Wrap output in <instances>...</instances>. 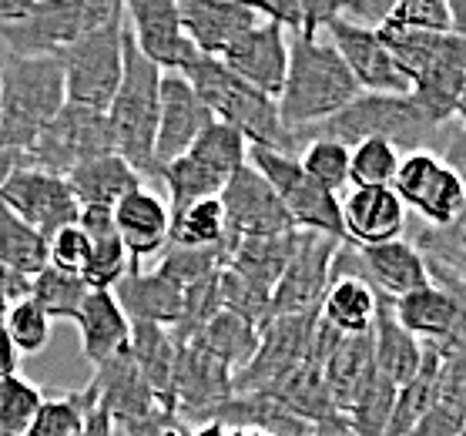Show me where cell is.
<instances>
[{
  "instance_id": "obj_11",
  "label": "cell",
  "mask_w": 466,
  "mask_h": 436,
  "mask_svg": "<svg viewBox=\"0 0 466 436\" xmlns=\"http://www.w3.org/2000/svg\"><path fill=\"white\" fill-rule=\"evenodd\" d=\"M339 245V238H329V235H296V252H292L286 272H282L276 292H272L268 319H276V316H316L322 309L329 286H332V259H336Z\"/></svg>"
},
{
  "instance_id": "obj_62",
  "label": "cell",
  "mask_w": 466,
  "mask_h": 436,
  "mask_svg": "<svg viewBox=\"0 0 466 436\" xmlns=\"http://www.w3.org/2000/svg\"><path fill=\"white\" fill-rule=\"evenodd\" d=\"M232 436H268V433H258V430H232Z\"/></svg>"
},
{
  "instance_id": "obj_61",
  "label": "cell",
  "mask_w": 466,
  "mask_h": 436,
  "mask_svg": "<svg viewBox=\"0 0 466 436\" xmlns=\"http://www.w3.org/2000/svg\"><path fill=\"white\" fill-rule=\"evenodd\" d=\"M11 306H14L11 299H4V296H0V330L7 326V316H11Z\"/></svg>"
},
{
  "instance_id": "obj_44",
  "label": "cell",
  "mask_w": 466,
  "mask_h": 436,
  "mask_svg": "<svg viewBox=\"0 0 466 436\" xmlns=\"http://www.w3.org/2000/svg\"><path fill=\"white\" fill-rule=\"evenodd\" d=\"M232 245L235 238L228 245H222V248H181V245H168L161 252L158 272L165 279H171L178 289H188L195 282H202V279L215 276V272H222L228 266Z\"/></svg>"
},
{
  "instance_id": "obj_45",
  "label": "cell",
  "mask_w": 466,
  "mask_h": 436,
  "mask_svg": "<svg viewBox=\"0 0 466 436\" xmlns=\"http://www.w3.org/2000/svg\"><path fill=\"white\" fill-rule=\"evenodd\" d=\"M403 165V151L386 141H362L350 148V181L352 188H392Z\"/></svg>"
},
{
  "instance_id": "obj_58",
  "label": "cell",
  "mask_w": 466,
  "mask_h": 436,
  "mask_svg": "<svg viewBox=\"0 0 466 436\" xmlns=\"http://www.w3.org/2000/svg\"><path fill=\"white\" fill-rule=\"evenodd\" d=\"M312 436H352V430L346 423V416H339V420H329L322 426H312Z\"/></svg>"
},
{
  "instance_id": "obj_22",
  "label": "cell",
  "mask_w": 466,
  "mask_h": 436,
  "mask_svg": "<svg viewBox=\"0 0 466 436\" xmlns=\"http://www.w3.org/2000/svg\"><path fill=\"white\" fill-rule=\"evenodd\" d=\"M426 269H430V286L416 289L403 299H392V312H396V322L420 342H440L456 322V312H460L456 286L463 279L433 266Z\"/></svg>"
},
{
  "instance_id": "obj_55",
  "label": "cell",
  "mask_w": 466,
  "mask_h": 436,
  "mask_svg": "<svg viewBox=\"0 0 466 436\" xmlns=\"http://www.w3.org/2000/svg\"><path fill=\"white\" fill-rule=\"evenodd\" d=\"M31 282H34V279H27L24 272H17V269H11V266H4V262H0V296L11 299L14 306H17V302H24V299H31Z\"/></svg>"
},
{
  "instance_id": "obj_4",
  "label": "cell",
  "mask_w": 466,
  "mask_h": 436,
  "mask_svg": "<svg viewBox=\"0 0 466 436\" xmlns=\"http://www.w3.org/2000/svg\"><path fill=\"white\" fill-rule=\"evenodd\" d=\"M64 105L67 91L57 57L7 54L0 61V148L27 155Z\"/></svg>"
},
{
  "instance_id": "obj_2",
  "label": "cell",
  "mask_w": 466,
  "mask_h": 436,
  "mask_svg": "<svg viewBox=\"0 0 466 436\" xmlns=\"http://www.w3.org/2000/svg\"><path fill=\"white\" fill-rule=\"evenodd\" d=\"M450 128L433 125L410 95H360L339 115H332L316 128L299 131L296 141L299 148H306V141L312 138L339 141L346 148H356L362 141H386L403 155H413V151L440 155Z\"/></svg>"
},
{
  "instance_id": "obj_10",
  "label": "cell",
  "mask_w": 466,
  "mask_h": 436,
  "mask_svg": "<svg viewBox=\"0 0 466 436\" xmlns=\"http://www.w3.org/2000/svg\"><path fill=\"white\" fill-rule=\"evenodd\" d=\"M392 192L400 195L406 212H416L423 225H433V228L453 222L466 205V181L436 151L403 155Z\"/></svg>"
},
{
  "instance_id": "obj_25",
  "label": "cell",
  "mask_w": 466,
  "mask_h": 436,
  "mask_svg": "<svg viewBox=\"0 0 466 436\" xmlns=\"http://www.w3.org/2000/svg\"><path fill=\"white\" fill-rule=\"evenodd\" d=\"M91 386L97 390V406L117 426L135 423V420H148V416H155L161 410L155 393H151L148 380L141 376V370L131 360V352H121L115 360L95 366Z\"/></svg>"
},
{
  "instance_id": "obj_42",
  "label": "cell",
  "mask_w": 466,
  "mask_h": 436,
  "mask_svg": "<svg viewBox=\"0 0 466 436\" xmlns=\"http://www.w3.org/2000/svg\"><path fill=\"white\" fill-rule=\"evenodd\" d=\"M97 410V390L91 383L81 393H64L54 400H44L34 423L24 436H81L87 416Z\"/></svg>"
},
{
  "instance_id": "obj_49",
  "label": "cell",
  "mask_w": 466,
  "mask_h": 436,
  "mask_svg": "<svg viewBox=\"0 0 466 436\" xmlns=\"http://www.w3.org/2000/svg\"><path fill=\"white\" fill-rule=\"evenodd\" d=\"M4 332L11 336L17 356H37V352H44L47 340H51V319H47V312L34 299H24V302L11 306Z\"/></svg>"
},
{
  "instance_id": "obj_46",
  "label": "cell",
  "mask_w": 466,
  "mask_h": 436,
  "mask_svg": "<svg viewBox=\"0 0 466 436\" xmlns=\"http://www.w3.org/2000/svg\"><path fill=\"white\" fill-rule=\"evenodd\" d=\"M299 165L309 178L322 185L326 192L339 195L342 188H350V148L339 141L329 138H312L306 141V148L299 151Z\"/></svg>"
},
{
  "instance_id": "obj_47",
  "label": "cell",
  "mask_w": 466,
  "mask_h": 436,
  "mask_svg": "<svg viewBox=\"0 0 466 436\" xmlns=\"http://www.w3.org/2000/svg\"><path fill=\"white\" fill-rule=\"evenodd\" d=\"M396 396H400V390H396L380 370L372 372L370 386L362 390L356 406L346 413V423H350L352 436H386V426H390Z\"/></svg>"
},
{
  "instance_id": "obj_41",
  "label": "cell",
  "mask_w": 466,
  "mask_h": 436,
  "mask_svg": "<svg viewBox=\"0 0 466 436\" xmlns=\"http://www.w3.org/2000/svg\"><path fill=\"white\" fill-rule=\"evenodd\" d=\"M228 225L218 198H205V202L188 205L185 212L171 215V242L181 248H222L228 245Z\"/></svg>"
},
{
  "instance_id": "obj_23",
  "label": "cell",
  "mask_w": 466,
  "mask_h": 436,
  "mask_svg": "<svg viewBox=\"0 0 466 436\" xmlns=\"http://www.w3.org/2000/svg\"><path fill=\"white\" fill-rule=\"evenodd\" d=\"M117 235L125 242L131 262H145V259L165 252L171 242V205L161 198L151 185H141L135 192L121 198L115 208Z\"/></svg>"
},
{
  "instance_id": "obj_17",
  "label": "cell",
  "mask_w": 466,
  "mask_h": 436,
  "mask_svg": "<svg viewBox=\"0 0 466 436\" xmlns=\"http://www.w3.org/2000/svg\"><path fill=\"white\" fill-rule=\"evenodd\" d=\"M466 81V41L456 34H443L423 65L410 75V97L423 107V115L450 128L456 125V105Z\"/></svg>"
},
{
  "instance_id": "obj_33",
  "label": "cell",
  "mask_w": 466,
  "mask_h": 436,
  "mask_svg": "<svg viewBox=\"0 0 466 436\" xmlns=\"http://www.w3.org/2000/svg\"><path fill=\"white\" fill-rule=\"evenodd\" d=\"M77 225L91 238V262L85 269V282L91 289H107L111 292L127 276V269H131V256H127L125 242L117 235L115 212H107V208H85Z\"/></svg>"
},
{
  "instance_id": "obj_15",
  "label": "cell",
  "mask_w": 466,
  "mask_h": 436,
  "mask_svg": "<svg viewBox=\"0 0 466 436\" xmlns=\"http://www.w3.org/2000/svg\"><path fill=\"white\" fill-rule=\"evenodd\" d=\"M0 202L7 205L21 222L31 225L34 232H41L44 238L57 235L67 225L81 222V205L67 188V178L27 168V165H21L11 175V181L0 192Z\"/></svg>"
},
{
  "instance_id": "obj_39",
  "label": "cell",
  "mask_w": 466,
  "mask_h": 436,
  "mask_svg": "<svg viewBox=\"0 0 466 436\" xmlns=\"http://www.w3.org/2000/svg\"><path fill=\"white\" fill-rule=\"evenodd\" d=\"M0 262L24 272L27 279L41 276L44 269L51 266L47 238L34 232L27 222H21L4 202H0Z\"/></svg>"
},
{
  "instance_id": "obj_32",
  "label": "cell",
  "mask_w": 466,
  "mask_h": 436,
  "mask_svg": "<svg viewBox=\"0 0 466 436\" xmlns=\"http://www.w3.org/2000/svg\"><path fill=\"white\" fill-rule=\"evenodd\" d=\"M296 235H276V238H238L232 245V256H228V272L248 282L255 292L272 299L279 279L286 272L289 259L296 252Z\"/></svg>"
},
{
  "instance_id": "obj_24",
  "label": "cell",
  "mask_w": 466,
  "mask_h": 436,
  "mask_svg": "<svg viewBox=\"0 0 466 436\" xmlns=\"http://www.w3.org/2000/svg\"><path fill=\"white\" fill-rule=\"evenodd\" d=\"M342 228L350 245H382L406 235V205L392 188H350L342 195Z\"/></svg>"
},
{
  "instance_id": "obj_60",
  "label": "cell",
  "mask_w": 466,
  "mask_h": 436,
  "mask_svg": "<svg viewBox=\"0 0 466 436\" xmlns=\"http://www.w3.org/2000/svg\"><path fill=\"white\" fill-rule=\"evenodd\" d=\"M456 125H466V81H463V95H460V105H456Z\"/></svg>"
},
{
  "instance_id": "obj_9",
  "label": "cell",
  "mask_w": 466,
  "mask_h": 436,
  "mask_svg": "<svg viewBox=\"0 0 466 436\" xmlns=\"http://www.w3.org/2000/svg\"><path fill=\"white\" fill-rule=\"evenodd\" d=\"M111 151H115V141H111L105 111L64 105L61 115L41 131L34 148L24 155V165L47 171V175H57V178H67L77 165L101 158V155H111Z\"/></svg>"
},
{
  "instance_id": "obj_12",
  "label": "cell",
  "mask_w": 466,
  "mask_h": 436,
  "mask_svg": "<svg viewBox=\"0 0 466 436\" xmlns=\"http://www.w3.org/2000/svg\"><path fill=\"white\" fill-rule=\"evenodd\" d=\"M228 225V238H276V235L299 232L292 215L286 212L276 188L252 168L245 165L228 178L225 192L218 195Z\"/></svg>"
},
{
  "instance_id": "obj_5",
  "label": "cell",
  "mask_w": 466,
  "mask_h": 436,
  "mask_svg": "<svg viewBox=\"0 0 466 436\" xmlns=\"http://www.w3.org/2000/svg\"><path fill=\"white\" fill-rule=\"evenodd\" d=\"M161 115V71L138 51L125 24V75L115 101L107 107V128L115 155L138 171L145 181H155V138Z\"/></svg>"
},
{
  "instance_id": "obj_59",
  "label": "cell",
  "mask_w": 466,
  "mask_h": 436,
  "mask_svg": "<svg viewBox=\"0 0 466 436\" xmlns=\"http://www.w3.org/2000/svg\"><path fill=\"white\" fill-rule=\"evenodd\" d=\"M191 436H232V430L222 423H215V420H208V423H198L195 430H191Z\"/></svg>"
},
{
  "instance_id": "obj_27",
  "label": "cell",
  "mask_w": 466,
  "mask_h": 436,
  "mask_svg": "<svg viewBox=\"0 0 466 436\" xmlns=\"http://www.w3.org/2000/svg\"><path fill=\"white\" fill-rule=\"evenodd\" d=\"M111 292H115L117 306L125 309V316L131 322H148V326H165V330L178 326L185 289H178L171 279L161 276L158 269L148 272L138 262H131L127 276Z\"/></svg>"
},
{
  "instance_id": "obj_34",
  "label": "cell",
  "mask_w": 466,
  "mask_h": 436,
  "mask_svg": "<svg viewBox=\"0 0 466 436\" xmlns=\"http://www.w3.org/2000/svg\"><path fill=\"white\" fill-rule=\"evenodd\" d=\"M326 372V386L332 393V403L339 410V416H346L356 406V400L362 396V390L370 386L376 362H372V332L366 336H346L336 346V352L322 366Z\"/></svg>"
},
{
  "instance_id": "obj_18",
  "label": "cell",
  "mask_w": 466,
  "mask_h": 436,
  "mask_svg": "<svg viewBox=\"0 0 466 436\" xmlns=\"http://www.w3.org/2000/svg\"><path fill=\"white\" fill-rule=\"evenodd\" d=\"M326 37L346 61L362 95H410V81L400 71V65L392 61L380 31H366L360 24L336 17L326 27Z\"/></svg>"
},
{
  "instance_id": "obj_14",
  "label": "cell",
  "mask_w": 466,
  "mask_h": 436,
  "mask_svg": "<svg viewBox=\"0 0 466 436\" xmlns=\"http://www.w3.org/2000/svg\"><path fill=\"white\" fill-rule=\"evenodd\" d=\"M316 316H276L262 326L258 352L242 372H235V393H262L309 360Z\"/></svg>"
},
{
  "instance_id": "obj_8",
  "label": "cell",
  "mask_w": 466,
  "mask_h": 436,
  "mask_svg": "<svg viewBox=\"0 0 466 436\" xmlns=\"http://www.w3.org/2000/svg\"><path fill=\"white\" fill-rule=\"evenodd\" d=\"M248 165L276 188V195L282 198L286 212L292 215L299 232H316L346 242L342 198L326 192L322 185H316V181L309 178L306 171H302V165H299V158L282 155V151L252 148L248 145Z\"/></svg>"
},
{
  "instance_id": "obj_56",
  "label": "cell",
  "mask_w": 466,
  "mask_h": 436,
  "mask_svg": "<svg viewBox=\"0 0 466 436\" xmlns=\"http://www.w3.org/2000/svg\"><path fill=\"white\" fill-rule=\"evenodd\" d=\"M17 362H21V356H17V350H14L11 336L0 330V376H7V372H17Z\"/></svg>"
},
{
  "instance_id": "obj_54",
  "label": "cell",
  "mask_w": 466,
  "mask_h": 436,
  "mask_svg": "<svg viewBox=\"0 0 466 436\" xmlns=\"http://www.w3.org/2000/svg\"><path fill=\"white\" fill-rule=\"evenodd\" d=\"M440 158L466 181V125H453V128H450L443 148H440Z\"/></svg>"
},
{
  "instance_id": "obj_1",
  "label": "cell",
  "mask_w": 466,
  "mask_h": 436,
  "mask_svg": "<svg viewBox=\"0 0 466 436\" xmlns=\"http://www.w3.org/2000/svg\"><path fill=\"white\" fill-rule=\"evenodd\" d=\"M360 85L350 75L346 61L322 37H292L289 44V75L279 95V115L292 135L309 131L339 115L360 97Z\"/></svg>"
},
{
  "instance_id": "obj_48",
  "label": "cell",
  "mask_w": 466,
  "mask_h": 436,
  "mask_svg": "<svg viewBox=\"0 0 466 436\" xmlns=\"http://www.w3.org/2000/svg\"><path fill=\"white\" fill-rule=\"evenodd\" d=\"M44 406V393L17 372L0 376V436H24Z\"/></svg>"
},
{
  "instance_id": "obj_7",
  "label": "cell",
  "mask_w": 466,
  "mask_h": 436,
  "mask_svg": "<svg viewBox=\"0 0 466 436\" xmlns=\"http://www.w3.org/2000/svg\"><path fill=\"white\" fill-rule=\"evenodd\" d=\"M57 61L64 71L67 105L107 115L125 75V7L117 17L81 37L75 47H67Z\"/></svg>"
},
{
  "instance_id": "obj_52",
  "label": "cell",
  "mask_w": 466,
  "mask_h": 436,
  "mask_svg": "<svg viewBox=\"0 0 466 436\" xmlns=\"http://www.w3.org/2000/svg\"><path fill=\"white\" fill-rule=\"evenodd\" d=\"M463 426H466L463 410L436 396L433 410H430V413H426L406 436H460L463 433Z\"/></svg>"
},
{
  "instance_id": "obj_19",
  "label": "cell",
  "mask_w": 466,
  "mask_h": 436,
  "mask_svg": "<svg viewBox=\"0 0 466 436\" xmlns=\"http://www.w3.org/2000/svg\"><path fill=\"white\" fill-rule=\"evenodd\" d=\"M215 125V115L208 111L195 87L185 81V75H161V115H158V138H155V175L158 168L181 158L185 151L202 138Z\"/></svg>"
},
{
  "instance_id": "obj_57",
  "label": "cell",
  "mask_w": 466,
  "mask_h": 436,
  "mask_svg": "<svg viewBox=\"0 0 466 436\" xmlns=\"http://www.w3.org/2000/svg\"><path fill=\"white\" fill-rule=\"evenodd\" d=\"M24 165V155H17V151H7L0 148V192H4V185L11 181V175Z\"/></svg>"
},
{
  "instance_id": "obj_37",
  "label": "cell",
  "mask_w": 466,
  "mask_h": 436,
  "mask_svg": "<svg viewBox=\"0 0 466 436\" xmlns=\"http://www.w3.org/2000/svg\"><path fill=\"white\" fill-rule=\"evenodd\" d=\"M376 306H380V292L366 279H336L322 299L319 316L342 336H366L376 322Z\"/></svg>"
},
{
  "instance_id": "obj_36",
  "label": "cell",
  "mask_w": 466,
  "mask_h": 436,
  "mask_svg": "<svg viewBox=\"0 0 466 436\" xmlns=\"http://www.w3.org/2000/svg\"><path fill=\"white\" fill-rule=\"evenodd\" d=\"M265 393H272L289 413L302 420L306 426H322L329 420H339V410L332 403V393L326 386V372L316 362H302L296 370L282 376L276 386H268Z\"/></svg>"
},
{
  "instance_id": "obj_13",
  "label": "cell",
  "mask_w": 466,
  "mask_h": 436,
  "mask_svg": "<svg viewBox=\"0 0 466 436\" xmlns=\"http://www.w3.org/2000/svg\"><path fill=\"white\" fill-rule=\"evenodd\" d=\"M125 24L138 51L158 67L161 75H181L188 65H195L202 54L185 34L178 0H127Z\"/></svg>"
},
{
  "instance_id": "obj_38",
  "label": "cell",
  "mask_w": 466,
  "mask_h": 436,
  "mask_svg": "<svg viewBox=\"0 0 466 436\" xmlns=\"http://www.w3.org/2000/svg\"><path fill=\"white\" fill-rule=\"evenodd\" d=\"M258 336H262V326H255L252 319H245L238 312H228L222 309L208 326H205L198 336H191L188 342H198L205 352H212L215 360L225 362L232 372H242L252 356L258 352Z\"/></svg>"
},
{
  "instance_id": "obj_3",
  "label": "cell",
  "mask_w": 466,
  "mask_h": 436,
  "mask_svg": "<svg viewBox=\"0 0 466 436\" xmlns=\"http://www.w3.org/2000/svg\"><path fill=\"white\" fill-rule=\"evenodd\" d=\"M181 75L195 87V95L208 105V111L215 115L218 125L235 128L252 148L282 151V155L299 158V141L282 125L276 97H268L262 91H255L252 85H245L242 77H235L215 57H198Z\"/></svg>"
},
{
  "instance_id": "obj_16",
  "label": "cell",
  "mask_w": 466,
  "mask_h": 436,
  "mask_svg": "<svg viewBox=\"0 0 466 436\" xmlns=\"http://www.w3.org/2000/svg\"><path fill=\"white\" fill-rule=\"evenodd\" d=\"M235 396V372L198 342H181L175 360V416L181 423H208Z\"/></svg>"
},
{
  "instance_id": "obj_6",
  "label": "cell",
  "mask_w": 466,
  "mask_h": 436,
  "mask_svg": "<svg viewBox=\"0 0 466 436\" xmlns=\"http://www.w3.org/2000/svg\"><path fill=\"white\" fill-rule=\"evenodd\" d=\"M117 0H27L21 21L0 31V44L14 57H61L81 37L121 14Z\"/></svg>"
},
{
  "instance_id": "obj_21",
  "label": "cell",
  "mask_w": 466,
  "mask_h": 436,
  "mask_svg": "<svg viewBox=\"0 0 466 436\" xmlns=\"http://www.w3.org/2000/svg\"><path fill=\"white\" fill-rule=\"evenodd\" d=\"M178 11L195 51L215 61L238 37L265 21L258 4H238V0H178Z\"/></svg>"
},
{
  "instance_id": "obj_50",
  "label": "cell",
  "mask_w": 466,
  "mask_h": 436,
  "mask_svg": "<svg viewBox=\"0 0 466 436\" xmlns=\"http://www.w3.org/2000/svg\"><path fill=\"white\" fill-rule=\"evenodd\" d=\"M390 24L406 31L450 34V7L446 0H396Z\"/></svg>"
},
{
  "instance_id": "obj_51",
  "label": "cell",
  "mask_w": 466,
  "mask_h": 436,
  "mask_svg": "<svg viewBox=\"0 0 466 436\" xmlns=\"http://www.w3.org/2000/svg\"><path fill=\"white\" fill-rule=\"evenodd\" d=\"M47 256H51L54 269L85 279V269L91 262V238L81 225H67V228L47 238Z\"/></svg>"
},
{
  "instance_id": "obj_31",
  "label": "cell",
  "mask_w": 466,
  "mask_h": 436,
  "mask_svg": "<svg viewBox=\"0 0 466 436\" xmlns=\"http://www.w3.org/2000/svg\"><path fill=\"white\" fill-rule=\"evenodd\" d=\"M372 362H376V370H380L396 390H403L416 372H420V362H423V342L416 340V336H410V332L396 322L392 299H386V296H380L376 322H372Z\"/></svg>"
},
{
  "instance_id": "obj_20",
  "label": "cell",
  "mask_w": 466,
  "mask_h": 436,
  "mask_svg": "<svg viewBox=\"0 0 466 436\" xmlns=\"http://www.w3.org/2000/svg\"><path fill=\"white\" fill-rule=\"evenodd\" d=\"M289 44H292V37L286 27H279L276 21H262L245 37H238L218 61L235 77H242L245 85H252L255 91L279 101L289 75Z\"/></svg>"
},
{
  "instance_id": "obj_29",
  "label": "cell",
  "mask_w": 466,
  "mask_h": 436,
  "mask_svg": "<svg viewBox=\"0 0 466 436\" xmlns=\"http://www.w3.org/2000/svg\"><path fill=\"white\" fill-rule=\"evenodd\" d=\"M141 185H148V181L141 178L138 171L131 168L121 155H101V158H91L85 165H77L71 175H67V188L71 195L77 198L81 205V212L85 208H107V212H115L117 202L127 198V195L141 188Z\"/></svg>"
},
{
  "instance_id": "obj_40",
  "label": "cell",
  "mask_w": 466,
  "mask_h": 436,
  "mask_svg": "<svg viewBox=\"0 0 466 436\" xmlns=\"http://www.w3.org/2000/svg\"><path fill=\"white\" fill-rule=\"evenodd\" d=\"M410 242L420 248V256L426 259V266L443 269V272H450V276L466 282V205L453 222L440 225V228L420 225Z\"/></svg>"
},
{
  "instance_id": "obj_28",
  "label": "cell",
  "mask_w": 466,
  "mask_h": 436,
  "mask_svg": "<svg viewBox=\"0 0 466 436\" xmlns=\"http://www.w3.org/2000/svg\"><path fill=\"white\" fill-rule=\"evenodd\" d=\"M75 326L81 336V352L91 366L115 360L131 346V319L125 316V309L117 306L115 292H107V289H91Z\"/></svg>"
},
{
  "instance_id": "obj_30",
  "label": "cell",
  "mask_w": 466,
  "mask_h": 436,
  "mask_svg": "<svg viewBox=\"0 0 466 436\" xmlns=\"http://www.w3.org/2000/svg\"><path fill=\"white\" fill-rule=\"evenodd\" d=\"M131 360L148 380L151 393L165 413H175V360H178V340L165 326L131 322Z\"/></svg>"
},
{
  "instance_id": "obj_43",
  "label": "cell",
  "mask_w": 466,
  "mask_h": 436,
  "mask_svg": "<svg viewBox=\"0 0 466 436\" xmlns=\"http://www.w3.org/2000/svg\"><path fill=\"white\" fill-rule=\"evenodd\" d=\"M91 296V286H87L81 276H71V272H61V269L47 266L41 276H34L31 282V299L47 312V319H77V312L85 306V299Z\"/></svg>"
},
{
  "instance_id": "obj_26",
  "label": "cell",
  "mask_w": 466,
  "mask_h": 436,
  "mask_svg": "<svg viewBox=\"0 0 466 436\" xmlns=\"http://www.w3.org/2000/svg\"><path fill=\"white\" fill-rule=\"evenodd\" d=\"M356 252H360V279H366L380 296L403 299L416 289L430 286L426 259L420 256V248L410 238L366 245V248L356 245Z\"/></svg>"
},
{
  "instance_id": "obj_35",
  "label": "cell",
  "mask_w": 466,
  "mask_h": 436,
  "mask_svg": "<svg viewBox=\"0 0 466 436\" xmlns=\"http://www.w3.org/2000/svg\"><path fill=\"white\" fill-rule=\"evenodd\" d=\"M215 423L228 430H258L268 436H309L312 426L289 413L272 393H235L228 403H222L212 413Z\"/></svg>"
},
{
  "instance_id": "obj_53",
  "label": "cell",
  "mask_w": 466,
  "mask_h": 436,
  "mask_svg": "<svg viewBox=\"0 0 466 436\" xmlns=\"http://www.w3.org/2000/svg\"><path fill=\"white\" fill-rule=\"evenodd\" d=\"M396 0H342L339 17L350 24H360L366 31H382L392 17Z\"/></svg>"
}]
</instances>
